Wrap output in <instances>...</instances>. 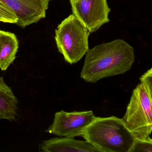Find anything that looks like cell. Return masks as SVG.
<instances>
[{
	"mask_svg": "<svg viewBox=\"0 0 152 152\" xmlns=\"http://www.w3.org/2000/svg\"><path fill=\"white\" fill-rule=\"evenodd\" d=\"M89 31L73 14L63 20L56 30L58 51L70 64H76L88 50Z\"/></svg>",
	"mask_w": 152,
	"mask_h": 152,
	"instance_id": "obj_4",
	"label": "cell"
},
{
	"mask_svg": "<svg viewBox=\"0 0 152 152\" xmlns=\"http://www.w3.org/2000/svg\"><path fill=\"white\" fill-rule=\"evenodd\" d=\"M103 152H130L136 138L121 119L96 117L81 135Z\"/></svg>",
	"mask_w": 152,
	"mask_h": 152,
	"instance_id": "obj_3",
	"label": "cell"
},
{
	"mask_svg": "<svg viewBox=\"0 0 152 152\" xmlns=\"http://www.w3.org/2000/svg\"><path fill=\"white\" fill-rule=\"evenodd\" d=\"M135 58L134 48L124 40L96 45L86 54L80 78L86 82L95 83L123 74L130 70Z\"/></svg>",
	"mask_w": 152,
	"mask_h": 152,
	"instance_id": "obj_1",
	"label": "cell"
},
{
	"mask_svg": "<svg viewBox=\"0 0 152 152\" xmlns=\"http://www.w3.org/2000/svg\"><path fill=\"white\" fill-rule=\"evenodd\" d=\"M130 152H152V139L145 140L136 139Z\"/></svg>",
	"mask_w": 152,
	"mask_h": 152,
	"instance_id": "obj_11",
	"label": "cell"
},
{
	"mask_svg": "<svg viewBox=\"0 0 152 152\" xmlns=\"http://www.w3.org/2000/svg\"><path fill=\"white\" fill-rule=\"evenodd\" d=\"M49 0H0L17 18L16 24L25 28L46 17Z\"/></svg>",
	"mask_w": 152,
	"mask_h": 152,
	"instance_id": "obj_7",
	"label": "cell"
},
{
	"mask_svg": "<svg viewBox=\"0 0 152 152\" xmlns=\"http://www.w3.org/2000/svg\"><path fill=\"white\" fill-rule=\"evenodd\" d=\"M0 22L4 23H7V20L4 18H3L1 15H0Z\"/></svg>",
	"mask_w": 152,
	"mask_h": 152,
	"instance_id": "obj_13",
	"label": "cell"
},
{
	"mask_svg": "<svg viewBox=\"0 0 152 152\" xmlns=\"http://www.w3.org/2000/svg\"><path fill=\"white\" fill-rule=\"evenodd\" d=\"M18 40L12 33L0 30V69L6 71L16 58Z\"/></svg>",
	"mask_w": 152,
	"mask_h": 152,
	"instance_id": "obj_9",
	"label": "cell"
},
{
	"mask_svg": "<svg viewBox=\"0 0 152 152\" xmlns=\"http://www.w3.org/2000/svg\"><path fill=\"white\" fill-rule=\"evenodd\" d=\"M49 1H52V0H49Z\"/></svg>",
	"mask_w": 152,
	"mask_h": 152,
	"instance_id": "obj_14",
	"label": "cell"
},
{
	"mask_svg": "<svg viewBox=\"0 0 152 152\" xmlns=\"http://www.w3.org/2000/svg\"><path fill=\"white\" fill-rule=\"evenodd\" d=\"M96 117L91 110L72 112L61 110L56 113L53 123L45 132L60 137L81 136Z\"/></svg>",
	"mask_w": 152,
	"mask_h": 152,
	"instance_id": "obj_5",
	"label": "cell"
},
{
	"mask_svg": "<svg viewBox=\"0 0 152 152\" xmlns=\"http://www.w3.org/2000/svg\"><path fill=\"white\" fill-rule=\"evenodd\" d=\"M18 100L12 89L0 77V119L12 121L16 119Z\"/></svg>",
	"mask_w": 152,
	"mask_h": 152,
	"instance_id": "obj_10",
	"label": "cell"
},
{
	"mask_svg": "<svg viewBox=\"0 0 152 152\" xmlns=\"http://www.w3.org/2000/svg\"><path fill=\"white\" fill-rule=\"evenodd\" d=\"M0 15L4 18L9 23L16 24L17 23V18L15 15L1 2H0Z\"/></svg>",
	"mask_w": 152,
	"mask_h": 152,
	"instance_id": "obj_12",
	"label": "cell"
},
{
	"mask_svg": "<svg viewBox=\"0 0 152 152\" xmlns=\"http://www.w3.org/2000/svg\"><path fill=\"white\" fill-rule=\"evenodd\" d=\"M45 152H103L99 148L86 140H75L74 137H55L42 141L39 145Z\"/></svg>",
	"mask_w": 152,
	"mask_h": 152,
	"instance_id": "obj_8",
	"label": "cell"
},
{
	"mask_svg": "<svg viewBox=\"0 0 152 152\" xmlns=\"http://www.w3.org/2000/svg\"><path fill=\"white\" fill-rule=\"evenodd\" d=\"M140 80L121 119L136 139L145 140L150 137L152 131V68Z\"/></svg>",
	"mask_w": 152,
	"mask_h": 152,
	"instance_id": "obj_2",
	"label": "cell"
},
{
	"mask_svg": "<svg viewBox=\"0 0 152 152\" xmlns=\"http://www.w3.org/2000/svg\"><path fill=\"white\" fill-rule=\"evenodd\" d=\"M72 14L93 33L110 21L111 11L107 0H70Z\"/></svg>",
	"mask_w": 152,
	"mask_h": 152,
	"instance_id": "obj_6",
	"label": "cell"
}]
</instances>
